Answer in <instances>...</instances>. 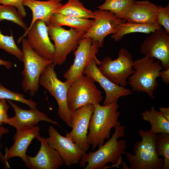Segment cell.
Listing matches in <instances>:
<instances>
[{
  "mask_svg": "<svg viewBox=\"0 0 169 169\" xmlns=\"http://www.w3.org/2000/svg\"><path fill=\"white\" fill-rule=\"evenodd\" d=\"M111 137L104 144L99 147L95 152L90 151L84 154L79 162L84 169H105L113 167H119L122 161L121 155L125 154L127 148L124 139H118L125 136V127L119 125L114 127Z\"/></svg>",
  "mask_w": 169,
  "mask_h": 169,
  "instance_id": "6da1fadb",
  "label": "cell"
},
{
  "mask_svg": "<svg viewBox=\"0 0 169 169\" xmlns=\"http://www.w3.org/2000/svg\"><path fill=\"white\" fill-rule=\"evenodd\" d=\"M94 109L90 119L87 135L88 143L94 151L103 145L110 137L112 128L121 125L118 121L120 113L118 110V100L107 105H94Z\"/></svg>",
  "mask_w": 169,
  "mask_h": 169,
  "instance_id": "7a4b0ae2",
  "label": "cell"
},
{
  "mask_svg": "<svg viewBox=\"0 0 169 169\" xmlns=\"http://www.w3.org/2000/svg\"><path fill=\"white\" fill-rule=\"evenodd\" d=\"M138 134L142 138L133 147L134 154L125 152V154L131 169H162L164 164L162 157L159 158L156 150L157 134L150 131L140 130Z\"/></svg>",
  "mask_w": 169,
  "mask_h": 169,
  "instance_id": "3957f363",
  "label": "cell"
},
{
  "mask_svg": "<svg viewBox=\"0 0 169 169\" xmlns=\"http://www.w3.org/2000/svg\"><path fill=\"white\" fill-rule=\"evenodd\" d=\"M133 67L134 72L129 77L127 82L132 91L146 93L154 99V91L159 85L156 79L164 69L160 61L147 55L134 61Z\"/></svg>",
  "mask_w": 169,
  "mask_h": 169,
  "instance_id": "277c9868",
  "label": "cell"
},
{
  "mask_svg": "<svg viewBox=\"0 0 169 169\" xmlns=\"http://www.w3.org/2000/svg\"><path fill=\"white\" fill-rule=\"evenodd\" d=\"M23 69L22 72V88L25 93L28 92L31 96L38 92L39 79L45 68L54 62L45 59L37 54L30 47L24 38L22 40Z\"/></svg>",
  "mask_w": 169,
  "mask_h": 169,
  "instance_id": "5b68a950",
  "label": "cell"
},
{
  "mask_svg": "<svg viewBox=\"0 0 169 169\" xmlns=\"http://www.w3.org/2000/svg\"><path fill=\"white\" fill-rule=\"evenodd\" d=\"M54 62L47 65L42 72L39 84L56 100L58 106V114L60 118L71 128V112L67 102L68 94L70 84L60 81L57 77Z\"/></svg>",
  "mask_w": 169,
  "mask_h": 169,
  "instance_id": "8992f818",
  "label": "cell"
},
{
  "mask_svg": "<svg viewBox=\"0 0 169 169\" xmlns=\"http://www.w3.org/2000/svg\"><path fill=\"white\" fill-rule=\"evenodd\" d=\"M95 82L92 78L83 74L72 83L67 97L71 112L86 105L100 104L103 97Z\"/></svg>",
  "mask_w": 169,
  "mask_h": 169,
  "instance_id": "52a82bcc",
  "label": "cell"
},
{
  "mask_svg": "<svg viewBox=\"0 0 169 169\" xmlns=\"http://www.w3.org/2000/svg\"><path fill=\"white\" fill-rule=\"evenodd\" d=\"M133 62L132 55L128 51L121 48L116 59L112 60L110 57H104L98 68L113 83L125 87L127 84V79L134 72Z\"/></svg>",
  "mask_w": 169,
  "mask_h": 169,
  "instance_id": "ba28073f",
  "label": "cell"
},
{
  "mask_svg": "<svg viewBox=\"0 0 169 169\" xmlns=\"http://www.w3.org/2000/svg\"><path fill=\"white\" fill-rule=\"evenodd\" d=\"M48 27V33L54 42L55 54L54 63L61 65L66 61L68 55L74 51L85 33L70 28L66 30L61 27Z\"/></svg>",
  "mask_w": 169,
  "mask_h": 169,
  "instance_id": "9c48e42d",
  "label": "cell"
},
{
  "mask_svg": "<svg viewBox=\"0 0 169 169\" xmlns=\"http://www.w3.org/2000/svg\"><path fill=\"white\" fill-rule=\"evenodd\" d=\"M97 42L90 37L82 38L74 51V62L65 72L63 77L70 85L83 74L85 68L92 60L99 61L96 55L99 51Z\"/></svg>",
  "mask_w": 169,
  "mask_h": 169,
  "instance_id": "30bf717a",
  "label": "cell"
},
{
  "mask_svg": "<svg viewBox=\"0 0 169 169\" xmlns=\"http://www.w3.org/2000/svg\"><path fill=\"white\" fill-rule=\"evenodd\" d=\"M26 36L28 44L35 52L45 59L54 60L55 54L54 46L50 40L48 27L44 21L36 20L31 27L19 38L17 41L18 44Z\"/></svg>",
  "mask_w": 169,
  "mask_h": 169,
  "instance_id": "8fae6325",
  "label": "cell"
},
{
  "mask_svg": "<svg viewBox=\"0 0 169 169\" xmlns=\"http://www.w3.org/2000/svg\"><path fill=\"white\" fill-rule=\"evenodd\" d=\"M94 12L96 17L93 24L82 38H91L97 42L99 48H102L105 37L110 34L116 33L118 25L126 21L118 18L114 13L109 11L99 9Z\"/></svg>",
  "mask_w": 169,
  "mask_h": 169,
  "instance_id": "7c38bea8",
  "label": "cell"
},
{
  "mask_svg": "<svg viewBox=\"0 0 169 169\" xmlns=\"http://www.w3.org/2000/svg\"><path fill=\"white\" fill-rule=\"evenodd\" d=\"M48 132L49 136L46 140L51 147L58 152L64 164L69 166L79 163L86 151L69 138L60 135L53 126H49Z\"/></svg>",
  "mask_w": 169,
  "mask_h": 169,
  "instance_id": "4fadbf2b",
  "label": "cell"
},
{
  "mask_svg": "<svg viewBox=\"0 0 169 169\" xmlns=\"http://www.w3.org/2000/svg\"><path fill=\"white\" fill-rule=\"evenodd\" d=\"M94 109V105L90 104L81 106L71 112L72 129L65 135L85 151L90 146L87 140V135L90 119Z\"/></svg>",
  "mask_w": 169,
  "mask_h": 169,
  "instance_id": "5bb4252c",
  "label": "cell"
},
{
  "mask_svg": "<svg viewBox=\"0 0 169 169\" xmlns=\"http://www.w3.org/2000/svg\"><path fill=\"white\" fill-rule=\"evenodd\" d=\"M140 50L145 56L161 61L165 69H169V35L165 30L157 29L151 32L141 44Z\"/></svg>",
  "mask_w": 169,
  "mask_h": 169,
  "instance_id": "9a60e30c",
  "label": "cell"
},
{
  "mask_svg": "<svg viewBox=\"0 0 169 169\" xmlns=\"http://www.w3.org/2000/svg\"><path fill=\"white\" fill-rule=\"evenodd\" d=\"M100 61H91L85 68L83 74L88 76L98 83L104 90L105 98L103 105H107L118 100L120 97L132 94L129 89L117 85L105 77L99 71L97 65H100Z\"/></svg>",
  "mask_w": 169,
  "mask_h": 169,
  "instance_id": "2e32d148",
  "label": "cell"
},
{
  "mask_svg": "<svg viewBox=\"0 0 169 169\" xmlns=\"http://www.w3.org/2000/svg\"><path fill=\"white\" fill-rule=\"evenodd\" d=\"M13 108L15 115L9 118L4 124L13 126L17 130H23L33 128L40 121H44L61 127L56 121L50 119L47 115L37 108L29 110L23 109L12 100H6Z\"/></svg>",
  "mask_w": 169,
  "mask_h": 169,
  "instance_id": "e0dca14e",
  "label": "cell"
},
{
  "mask_svg": "<svg viewBox=\"0 0 169 169\" xmlns=\"http://www.w3.org/2000/svg\"><path fill=\"white\" fill-rule=\"evenodd\" d=\"M41 143L40 149L33 157L26 155L28 168L31 169H57L63 165V160L55 149L51 147L45 137L37 138Z\"/></svg>",
  "mask_w": 169,
  "mask_h": 169,
  "instance_id": "ac0fdd59",
  "label": "cell"
},
{
  "mask_svg": "<svg viewBox=\"0 0 169 169\" xmlns=\"http://www.w3.org/2000/svg\"><path fill=\"white\" fill-rule=\"evenodd\" d=\"M39 135V128L37 126L27 129L17 130L13 136V144L9 149L6 147L5 149L4 156L6 162L5 167H9L8 162L9 159L18 157L22 159L28 167V163L26 154L27 149L33 140Z\"/></svg>",
  "mask_w": 169,
  "mask_h": 169,
  "instance_id": "d6986e66",
  "label": "cell"
},
{
  "mask_svg": "<svg viewBox=\"0 0 169 169\" xmlns=\"http://www.w3.org/2000/svg\"><path fill=\"white\" fill-rule=\"evenodd\" d=\"M158 6L148 0H135L124 14L126 22L151 24L156 22Z\"/></svg>",
  "mask_w": 169,
  "mask_h": 169,
  "instance_id": "ffe728a7",
  "label": "cell"
},
{
  "mask_svg": "<svg viewBox=\"0 0 169 169\" xmlns=\"http://www.w3.org/2000/svg\"><path fill=\"white\" fill-rule=\"evenodd\" d=\"M62 0H48L40 1L37 0H23V5L29 8L32 12V19L28 31L38 20L44 21L49 26L50 19L55 11L63 4Z\"/></svg>",
  "mask_w": 169,
  "mask_h": 169,
  "instance_id": "44dd1931",
  "label": "cell"
},
{
  "mask_svg": "<svg viewBox=\"0 0 169 169\" xmlns=\"http://www.w3.org/2000/svg\"><path fill=\"white\" fill-rule=\"evenodd\" d=\"M94 20L54 13L50 19L49 24L48 26H67L86 32L89 30Z\"/></svg>",
  "mask_w": 169,
  "mask_h": 169,
  "instance_id": "7402d4cb",
  "label": "cell"
},
{
  "mask_svg": "<svg viewBox=\"0 0 169 169\" xmlns=\"http://www.w3.org/2000/svg\"><path fill=\"white\" fill-rule=\"evenodd\" d=\"M161 29V25L157 23L146 24L126 22L118 25L117 32L112 34L111 38L115 41H120L124 36L128 34L132 33L149 34L156 29Z\"/></svg>",
  "mask_w": 169,
  "mask_h": 169,
  "instance_id": "603a6c76",
  "label": "cell"
},
{
  "mask_svg": "<svg viewBox=\"0 0 169 169\" xmlns=\"http://www.w3.org/2000/svg\"><path fill=\"white\" fill-rule=\"evenodd\" d=\"M54 13L86 19H94L96 17L94 11L85 8L79 0H68L67 3L57 9Z\"/></svg>",
  "mask_w": 169,
  "mask_h": 169,
  "instance_id": "cb8c5ba5",
  "label": "cell"
},
{
  "mask_svg": "<svg viewBox=\"0 0 169 169\" xmlns=\"http://www.w3.org/2000/svg\"><path fill=\"white\" fill-rule=\"evenodd\" d=\"M142 119L149 122L151 126L150 131L157 134L160 133L169 134V121L166 119L159 111L155 110L154 106L151 109L141 113Z\"/></svg>",
  "mask_w": 169,
  "mask_h": 169,
  "instance_id": "d4e9b609",
  "label": "cell"
},
{
  "mask_svg": "<svg viewBox=\"0 0 169 169\" xmlns=\"http://www.w3.org/2000/svg\"><path fill=\"white\" fill-rule=\"evenodd\" d=\"M135 0H105L103 3L97 8L99 9L110 11L118 18L122 19L125 12Z\"/></svg>",
  "mask_w": 169,
  "mask_h": 169,
  "instance_id": "484cf974",
  "label": "cell"
},
{
  "mask_svg": "<svg viewBox=\"0 0 169 169\" xmlns=\"http://www.w3.org/2000/svg\"><path fill=\"white\" fill-rule=\"evenodd\" d=\"M23 18L14 7L5 4H0V22L3 20L10 21L22 28L25 31L28 27L23 20Z\"/></svg>",
  "mask_w": 169,
  "mask_h": 169,
  "instance_id": "4316f807",
  "label": "cell"
},
{
  "mask_svg": "<svg viewBox=\"0 0 169 169\" xmlns=\"http://www.w3.org/2000/svg\"><path fill=\"white\" fill-rule=\"evenodd\" d=\"M156 150L157 155L163 157V169H169V134L160 133L156 135Z\"/></svg>",
  "mask_w": 169,
  "mask_h": 169,
  "instance_id": "83f0119b",
  "label": "cell"
},
{
  "mask_svg": "<svg viewBox=\"0 0 169 169\" xmlns=\"http://www.w3.org/2000/svg\"><path fill=\"white\" fill-rule=\"evenodd\" d=\"M10 36L4 35L2 33L0 28V48L5 50L9 54L15 56L22 62L23 54L22 51L15 43L13 34Z\"/></svg>",
  "mask_w": 169,
  "mask_h": 169,
  "instance_id": "f1b7e54d",
  "label": "cell"
},
{
  "mask_svg": "<svg viewBox=\"0 0 169 169\" xmlns=\"http://www.w3.org/2000/svg\"><path fill=\"white\" fill-rule=\"evenodd\" d=\"M0 99L16 101L24 104L30 108H37V104L32 99L25 98L24 95L13 92L7 89L0 83Z\"/></svg>",
  "mask_w": 169,
  "mask_h": 169,
  "instance_id": "f546056e",
  "label": "cell"
},
{
  "mask_svg": "<svg viewBox=\"0 0 169 169\" xmlns=\"http://www.w3.org/2000/svg\"><path fill=\"white\" fill-rule=\"evenodd\" d=\"M156 22L163 26L166 32L169 34V4L165 7L158 6L156 15Z\"/></svg>",
  "mask_w": 169,
  "mask_h": 169,
  "instance_id": "4dcf8cb0",
  "label": "cell"
},
{
  "mask_svg": "<svg viewBox=\"0 0 169 169\" xmlns=\"http://www.w3.org/2000/svg\"><path fill=\"white\" fill-rule=\"evenodd\" d=\"M23 0H0V4L10 5L15 7L23 18L27 15L23 5Z\"/></svg>",
  "mask_w": 169,
  "mask_h": 169,
  "instance_id": "1f68e13d",
  "label": "cell"
},
{
  "mask_svg": "<svg viewBox=\"0 0 169 169\" xmlns=\"http://www.w3.org/2000/svg\"><path fill=\"white\" fill-rule=\"evenodd\" d=\"M9 106L6 100L0 99V125L4 124L9 118L8 115Z\"/></svg>",
  "mask_w": 169,
  "mask_h": 169,
  "instance_id": "d6a6232c",
  "label": "cell"
},
{
  "mask_svg": "<svg viewBox=\"0 0 169 169\" xmlns=\"http://www.w3.org/2000/svg\"><path fill=\"white\" fill-rule=\"evenodd\" d=\"M9 132V130L8 129L6 128L2 125H0V160L3 163L5 164L6 162L4 158V156L1 152V148H2V146L1 143L0 139L2 136L4 134L8 133Z\"/></svg>",
  "mask_w": 169,
  "mask_h": 169,
  "instance_id": "836d02e7",
  "label": "cell"
},
{
  "mask_svg": "<svg viewBox=\"0 0 169 169\" xmlns=\"http://www.w3.org/2000/svg\"><path fill=\"white\" fill-rule=\"evenodd\" d=\"M159 75L163 82L166 84H167L169 83V69L161 71L159 72Z\"/></svg>",
  "mask_w": 169,
  "mask_h": 169,
  "instance_id": "e575fe53",
  "label": "cell"
},
{
  "mask_svg": "<svg viewBox=\"0 0 169 169\" xmlns=\"http://www.w3.org/2000/svg\"><path fill=\"white\" fill-rule=\"evenodd\" d=\"M159 111L162 116L169 121V107H160Z\"/></svg>",
  "mask_w": 169,
  "mask_h": 169,
  "instance_id": "d590c367",
  "label": "cell"
},
{
  "mask_svg": "<svg viewBox=\"0 0 169 169\" xmlns=\"http://www.w3.org/2000/svg\"><path fill=\"white\" fill-rule=\"evenodd\" d=\"M13 65V63L9 61H5L0 59V65L4 66L8 69H10Z\"/></svg>",
  "mask_w": 169,
  "mask_h": 169,
  "instance_id": "8d00e7d4",
  "label": "cell"
},
{
  "mask_svg": "<svg viewBox=\"0 0 169 169\" xmlns=\"http://www.w3.org/2000/svg\"><path fill=\"white\" fill-rule=\"evenodd\" d=\"M102 0H100V1H102Z\"/></svg>",
  "mask_w": 169,
  "mask_h": 169,
  "instance_id": "74e56055",
  "label": "cell"
}]
</instances>
